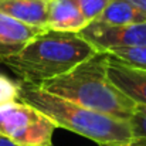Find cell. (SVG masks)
I'll list each match as a JSON object with an SVG mask.
<instances>
[{"mask_svg": "<svg viewBox=\"0 0 146 146\" xmlns=\"http://www.w3.org/2000/svg\"><path fill=\"white\" fill-rule=\"evenodd\" d=\"M0 11L34 27L47 29L48 3L37 0H0Z\"/></svg>", "mask_w": 146, "mask_h": 146, "instance_id": "cell-9", "label": "cell"}, {"mask_svg": "<svg viewBox=\"0 0 146 146\" xmlns=\"http://www.w3.org/2000/svg\"><path fill=\"white\" fill-rule=\"evenodd\" d=\"M95 21L109 24V26H125L146 23V14L133 7L125 0H111Z\"/></svg>", "mask_w": 146, "mask_h": 146, "instance_id": "cell-10", "label": "cell"}, {"mask_svg": "<svg viewBox=\"0 0 146 146\" xmlns=\"http://www.w3.org/2000/svg\"><path fill=\"white\" fill-rule=\"evenodd\" d=\"M106 62L108 54L97 52L71 71L44 81L38 87L87 109L129 121L136 104L109 81Z\"/></svg>", "mask_w": 146, "mask_h": 146, "instance_id": "cell-1", "label": "cell"}, {"mask_svg": "<svg viewBox=\"0 0 146 146\" xmlns=\"http://www.w3.org/2000/svg\"><path fill=\"white\" fill-rule=\"evenodd\" d=\"M108 54L112 55L113 58H116L118 61L129 65V67L146 71V46L145 47L115 50V51H111Z\"/></svg>", "mask_w": 146, "mask_h": 146, "instance_id": "cell-11", "label": "cell"}, {"mask_svg": "<svg viewBox=\"0 0 146 146\" xmlns=\"http://www.w3.org/2000/svg\"><path fill=\"white\" fill-rule=\"evenodd\" d=\"M0 146H17V145H14V143L9 142L7 139H3V138H0Z\"/></svg>", "mask_w": 146, "mask_h": 146, "instance_id": "cell-16", "label": "cell"}, {"mask_svg": "<svg viewBox=\"0 0 146 146\" xmlns=\"http://www.w3.org/2000/svg\"><path fill=\"white\" fill-rule=\"evenodd\" d=\"M55 123L37 108L16 101L0 106V138L17 146H52Z\"/></svg>", "mask_w": 146, "mask_h": 146, "instance_id": "cell-4", "label": "cell"}, {"mask_svg": "<svg viewBox=\"0 0 146 146\" xmlns=\"http://www.w3.org/2000/svg\"><path fill=\"white\" fill-rule=\"evenodd\" d=\"M37 1H47V3H48V1H51V0H37Z\"/></svg>", "mask_w": 146, "mask_h": 146, "instance_id": "cell-17", "label": "cell"}, {"mask_svg": "<svg viewBox=\"0 0 146 146\" xmlns=\"http://www.w3.org/2000/svg\"><path fill=\"white\" fill-rule=\"evenodd\" d=\"M16 101H20V81L0 74V106Z\"/></svg>", "mask_w": 146, "mask_h": 146, "instance_id": "cell-12", "label": "cell"}, {"mask_svg": "<svg viewBox=\"0 0 146 146\" xmlns=\"http://www.w3.org/2000/svg\"><path fill=\"white\" fill-rule=\"evenodd\" d=\"M98 51L80 33H60L46 30L16 57L4 61L19 81L40 85L71 71Z\"/></svg>", "mask_w": 146, "mask_h": 146, "instance_id": "cell-3", "label": "cell"}, {"mask_svg": "<svg viewBox=\"0 0 146 146\" xmlns=\"http://www.w3.org/2000/svg\"><path fill=\"white\" fill-rule=\"evenodd\" d=\"M46 30L48 29L29 26L0 11V62L20 54L31 40Z\"/></svg>", "mask_w": 146, "mask_h": 146, "instance_id": "cell-6", "label": "cell"}, {"mask_svg": "<svg viewBox=\"0 0 146 146\" xmlns=\"http://www.w3.org/2000/svg\"><path fill=\"white\" fill-rule=\"evenodd\" d=\"M90 21L82 14L75 0H51L48 1L47 29L60 33H80Z\"/></svg>", "mask_w": 146, "mask_h": 146, "instance_id": "cell-8", "label": "cell"}, {"mask_svg": "<svg viewBox=\"0 0 146 146\" xmlns=\"http://www.w3.org/2000/svg\"><path fill=\"white\" fill-rule=\"evenodd\" d=\"M131 131L133 139H143L146 141V106L136 105L135 111L129 119Z\"/></svg>", "mask_w": 146, "mask_h": 146, "instance_id": "cell-13", "label": "cell"}, {"mask_svg": "<svg viewBox=\"0 0 146 146\" xmlns=\"http://www.w3.org/2000/svg\"><path fill=\"white\" fill-rule=\"evenodd\" d=\"M75 1L78 3L85 19L91 23L102 13V10L108 6L111 0H75Z\"/></svg>", "mask_w": 146, "mask_h": 146, "instance_id": "cell-14", "label": "cell"}, {"mask_svg": "<svg viewBox=\"0 0 146 146\" xmlns=\"http://www.w3.org/2000/svg\"><path fill=\"white\" fill-rule=\"evenodd\" d=\"M121 146H146V141H143V139H132L129 143H125V145Z\"/></svg>", "mask_w": 146, "mask_h": 146, "instance_id": "cell-15", "label": "cell"}, {"mask_svg": "<svg viewBox=\"0 0 146 146\" xmlns=\"http://www.w3.org/2000/svg\"><path fill=\"white\" fill-rule=\"evenodd\" d=\"M20 101L41 111L57 128L81 135L99 146H121L133 139L129 121L87 109L52 95L38 85L20 81Z\"/></svg>", "mask_w": 146, "mask_h": 146, "instance_id": "cell-2", "label": "cell"}, {"mask_svg": "<svg viewBox=\"0 0 146 146\" xmlns=\"http://www.w3.org/2000/svg\"><path fill=\"white\" fill-rule=\"evenodd\" d=\"M106 74L109 81L123 95L136 105L146 106V71L129 67L108 54Z\"/></svg>", "mask_w": 146, "mask_h": 146, "instance_id": "cell-7", "label": "cell"}, {"mask_svg": "<svg viewBox=\"0 0 146 146\" xmlns=\"http://www.w3.org/2000/svg\"><path fill=\"white\" fill-rule=\"evenodd\" d=\"M84 37L101 52H111L121 48L145 47L146 23L109 26L99 21H91L84 30L80 31Z\"/></svg>", "mask_w": 146, "mask_h": 146, "instance_id": "cell-5", "label": "cell"}]
</instances>
